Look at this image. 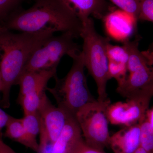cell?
<instances>
[{
	"label": "cell",
	"instance_id": "30bf717a",
	"mask_svg": "<svg viewBox=\"0 0 153 153\" xmlns=\"http://www.w3.org/2000/svg\"><path fill=\"white\" fill-rule=\"evenodd\" d=\"M102 20L110 37L123 43L129 40L137 22L133 17L120 10H111Z\"/></svg>",
	"mask_w": 153,
	"mask_h": 153
},
{
	"label": "cell",
	"instance_id": "cb8c5ba5",
	"mask_svg": "<svg viewBox=\"0 0 153 153\" xmlns=\"http://www.w3.org/2000/svg\"><path fill=\"white\" fill-rule=\"evenodd\" d=\"M72 153H105L103 151L99 150L89 146L82 139L76 146Z\"/></svg>",
	"mask_w": 153,
	"mask_h": 153
},
{
	"label": "cell",
	"instance_id": "d6a6232c",
	"mask_svg": "<svg viewBox=\"0 0 153 153\" xmlns=\"http://www.w3.org/2000/svg\"></svg>",
	"mask_w": 153,
	"mask_h": 153
},
{
	"label": "cell",
	"instance_id": "44dd1931",
	"mask_svg": "<svg viewBox=\"0 0 153 153\" xmlns=\"http://www.w3.org/2000/svg\"><path fill=\"white\" fill-rule=\"evenodd\" d=\"M127 64L109 61L108 64V74L109 79L114 78L118 85L123 82L128 75Z\"/></svg>",
	"mask_w": 153,
	"mask_h": 153
},
{
	"label": "cell",
	"instance_id": "83f0119b",
	"mask_svg": "<svg viewBox=\"0 0 153 153\" xmlns=\"http://www.w3.org/2000/svg\"><path fill=\"white\" fill-rule=\"evenodd\" d=\"M2 134L0 133V153H6L7 145L4 142L2 139Z\"/></svg>",
	"mask_w": 153,
	"mask_h": 153
},
{
	"label": "cell",
	"instance_id": "9a60e30c",
	"mask_svg": "<svg viewBox=\"0 0 153 153\" xmlns=\"http://www.w3.org/2000/svg\"><path fill=\"white\" fill-rule=\"evenodd\" d=\"M5 136L33 150L21 119L10 117L6 126Z\"/></svg>",
	"mask_w": 153,
	"mask_h": 153
},
{
	"label": "cell",
	"instance_id": "f546056e",
	"mask_svg": "<svg viewBox=\"0 0 153 153\" xmlns=\"http://www.w3.org/2000/svg\"><path fill=\"white\" fill-rule=\"evenodd\" d=\"M134 153H147L143 149H142V148L140 147L135 152H134Z\"/></svg>",
	"mask_w": 153,
	"mask_h": 153
},
{
	"label": "cell",
	"instance_id": "4dcf8cb0",
	"mask_svg": "<svg viewBox=\"0 0 153 153\" xmlns=\"http://www.w3.org/2000/svg\"><path fill=\"white\" fill-rule=\"evenodd\" d=\"M147 50L151 52H153V42L150 45L149 48H148Z\"/></svg>",
	"mask_w": 153,
	"mask_h": 153
},
{
	"label": "cell",
	"instance_id": "4fadbf2b",
	"mask_svg": "<svg viewBox=\"0 0 153 153\" xmlns=\"http://www.w3.org/2000/svg\"><path fill=\"white\" fill-rule=\"evenodd\" d=\"M56 74L57 68L23 72L17 84L20 88L19 97L39 89L46 90L49 80Z\"/></svg>",
	"mask_w": 153,
	"mask_h": 153
},
{
	"label": "cell",
	"instance_id": "f1b7e54d",
	"mask_svg": "<svg viewBox=\"0 0 153 153\" xmlns=\"http://www.w3.org/2000/svg\"><path fill=\"white\" fill-rule=\"evenodd\" d=\"M6 153H17L16 152L11 149L9 146L7 145L6 147Z\"/></svg>",
	"mask_w": 153,
	"mask_h": 153
},
{
	"label": "cell",
	"instance_id": "8992f818",
	"mask_svg": "<svg viewBox=\"0 0 153 153\" xmlns=\"http://www.w3.org/2000/svg\"><path fill=\"white\" fill-rule=\"evenodd\" d=\"M110 100H97L81 108L75 115L84 141L91 147L103 151L109 145L110 136L108 129V108Z\"/></svg>",
	"mask_w": 153,
	"mask_h": 153
},
{
	"label": "cell",
	"instance_id": "2e32d148",
	"mask_svg": "<svg viewBox=\"0 0 153 153\" xmlns=\"http://www.w3.org/2000/svg\"><path fill=\"white\" fill-rule=\"evenodd\" d=\"M26 133L33 147V150L38 152L39 144L37 137L40 133L41 120L38 112L24 115L21 118Z\"/></svg>",
	"mask_w": 153,
	"mask_h": 153
},
{
	"label": "cell",
	"instance_id": "ac0fdd59",
	"mask_svg": "<svg viewBox=\"0 0 153 153\" xmlns=\"http://www.w3.org/2000/svg\"><path fill=\"white\" fill-rule=\"evenodd\" d=\"M140 147L147 153H153V129L146 117L140 123Z\"/></svg>",
	"mask_w": 153,
	"mask_h": 153
},
{
	"label": "cell",
	"instance_id": "e0dca14e",
	"mask_svg": "<svg viewBox=\"0 0 153 153\" xmlns=\"http://www.w3.org/2000/svg\"><path fill=\"white\" fill-rule=\"evenodd\" d=\"M46 90L39 89L19 97L18 101L22 107L24 115L38 112Z\"/></svg>",
	"mask_w": 153,
	"mask_h": 153
},
{
	"label": "cell",
	"instance_id": "ba28073f",
	"mask_svg": "<svg viewBox=\"0 0 153 153\" xmlns=\"http://www.w3.org/2000/svg\"><path fill=\"white\" fill-rule=\"evenodd\" d=\"M152 98L140 97L111 103L107 112L109 123L124 127L140 123L146 118Z\"/></svg>",
	"mask_w": 153,
	"mask_h": 153
},
{
	"label": "cell",
	"instance_id": "603a6c76",
	"mask_svg": "<svg viewBox=\"0 0 153 153\" xmlns=\"http://www.w3.org/2000/svg\"><path fill=\"white\" fill-rule=\"evenodd\" d=\"M139 20L153 22V0H140Z\"/></svg>",
	"mask_w": 153,
	"mask_h": 153
},
{
	"label": "cell",
	"instance_id": "7402d4cb",
	"mask_svg": "<svg viewBox=\"0 0 153 153\" xmlns=\"http://www.w3.org/2000/svg\"><path fill=\"white\" fill-rule=\"evenodd\" d=\"M121 10L127 13L138 21L139 0H108Z\"/></svg>",
	"mask_w": 153,
	"mask_h": 153
},
{
	"label": "cell",
	"instance_id": "7a4b0ae2",
	"mask_svg": "<svg viewBox=\"0 0 153 153\" xmlns=\"http://www.w3.org/2000/svg\"><path fill=\"white\" fill-rule=\"evenodd\" d=\"M55 33L47 31L16 33L0 27V105L3 108L10 107L11 88L18 84L33 53Z\"/></svg>",
	"mask_w": 153,
	"mask_h": 153
},
{
	"label": "cell",
	"instance_id": "8fae6325",
	"mask_svg": "<svg viewBox=\"0 0 153 153\" xmlns=\"http://www.w3.org/2000/svg\"><path fill=\"white\" fill-rule=\"evenodd\" d=\"M140 123L123 128L110 136L109 145L114 153H134L140 147Z\"/></svg>",
	"mask_w": 153,
	"mask_h": 153
},
{
	"label": "cell",
	"instance_id": "3957f363",
	"mask_svg": "<svg viewBox=\"0 0 153 153\" xmlns=\"http://www.w3.org/2000/svg\"><path fill=\"white\" fill-rule=\"evenodd\" d=\"M71 58L73 63L67 74L62 78H59L56 74L53 77L55 86L47 87L46 90L55 98L57 106L75 117L81 108L97 100L88 86L82 51Z\"/></svg>",
	"mask_w": 153,
	"mask_h": 153
},
{
	"label": "cell",
	"instance_id": "5bb4252c",
	"mask_svg": "<svg viewBox=\"0 0 153 153\" xmlns=\"http://www.w3.org/2000/svg\"><path fill=\"white\" fill-rule=\"evenodd\" d=\"M74 9L82 23L90 16L103 19L111 9L106 0H66Z\"/></svg>",
	"mask_w": 153,
	"mask_h": 153
},
{
	"label": "cell",
	"instance_id": "d4e9b609",
	"mask_svg": "<svg viewBox=\"0 0 153 153\" xmlns=\"http://www.w3.org/2000/svg\"><path fill=\"white\" fill-rule=\"evenodd\" d=\"M10 116L0 108V133L4 128L6 127Z\"/></svg>",
	"mask_w": 153,
	"mask_h": 153
},
{
	"label": "cell",
	"instance_id": "484cf974",
	"mask_svg": "<svg viewBox=\"0 0 153 153\" xmlns=\"http://www.w3.org/2000/svg\"><path fill=\"white\" fill-rule=\"evenodd\" d=\"M142 53L147 60L150 65H153V52H151L148 50L142 51Z\"/></svg>",
	"mask_w": 153,
	"mask_h": 153
},
{
	"label": "cell",
	"instance_id": "52a82bcc",
	"mask_svg": "<svg viewBox=\"0 0 153 153\" xmlns=\"http://www.w3.org/2000/svg\"><path fill=\"white\" fill-rule=\"evenodd\" d=\"M75 38L69 33L49 37L33 53L23 72L57 68L63 56L68 55L71 58L81 51L74 42Z\"/></svg>",
	"mask_w": 153,
	"mask_h": 153
},
{
	"label": "cell",
	"instance_id": "5b68a950",
	"mask_svg": "<svg viewBox=\"0 0 153 153\" xmlns=\"http://www.w3.org/2000/svg\"><path fill=\"white\" fill-rule=\"evenodd\" d=\"M140 37L124 42L129 54L128 74L116 91L127 100L153 97V67L139 49Z\"/></svg>",
	"mask_w": 153,
	"mask_h": 153
},
{
	"label": "cell",
	"instance_id": "d6986e66",
	"mask_svg": "<svg viewBox=\"0 0 153 153\" xmlns=\"http://www.w3.org/2000/svg\"><path fill=\"white\" fill-rule=\"evenodd\" d=\"M107 54L109 61L127 64L129 54L125 46L112 45L110 43L107 49Z\"/></svg>",
	"mask_w": 153,
	"mask_h": 153
},
{
	"label": "cell",
	"instance_id": "6da1fadb",
	"mask_svg": "<svg viewBox=\"0 0 153 153\" xmlns=\"http://www.w3.org/2000/svg\"><path fill=\"white\" fill-rule=\"evenodd\" d=\"M27 9L19 8L0 27L22 33H69L80 37L83 24L66 0H33Z\"/></svg>",
	"mask_w": 153,
	"mask_h": 153
},
{
	"label": "cell",
	"instance_id": "1f68e13d",
	"mask_svg": "<svg viewBox=\"0 0 153 153\" xmlns=\"http://www.w3.org/2000/svg\"><path fill=\"white\" fill-rule=\"evenodd\" d=\"M0 93H1V80L0 78Z\"/></svg>",
	"mask_w": 153,
	"mask_h": 153
},
{
	"label": "cell",
	"instance_id": "277c9868",
	"mask_svg": "<svg viewBox=\"0 0 153 153\" xmlns=\"http://www.w3.org/2000/svg\"><path fill=\"white\" fill-rule=\"evenodd\" d=\"M80 37L83 40L82 52L85 68L93 77L97 86L99 101L108 98L107 83L109 80L108 60L107 49L110 44L108 37L98 34L95 30L94 22L91 18L82 23Z\"/></svg>",
	"mask_w": 153,
	"mask_h": 153
},
{
	"label": "cell",
	"instance_id": "7c38bea8",
	"mask_svg": "<svg viewBox=\"0 0 153 153\" xmlns=\"http://www.w3.org/2000/svg\"><path fill=\"white\" fill-rule=\"evenodd\" d=\"M82 139V132L75 117H70L53 143L51 153H72Z\"/></svg>",
	"mask_w": 153,
	"mask_h": 153
},
{
	"label": "cell",
	"instance_id": "9c48e42d",
	"mask_svg": "<svg viewBox=\"0 0 153 153\" xmlns=\"http://www.w3.org/2000/svg\"><path fill=\"white\" fill-rule=\"evenodd\" d=\"M38 113L41 120L40 136L44 137L52 143L60 135L68 118L74 116L63 108L54 106L46 93L43 96Z\"/></svg>",
	"mask_w": 153,
	"mask_h": 153
},
{
	"label": "cell",
	"instance_id": "4316f807",
	"mask_svg": "<svg viewBox=\"0 0 153 153\" xmlns=\"http://www.w3.org/2000/svg\"><path fill=\"white\" fill-rule=\"evenodd\" d=\"M147 120L153 129V108L148 110L146 115Z\"/></svg>",
	"mask_w": 153,
	"mask_h": 153
},
{
	"label": "cell",
	"instance_id": "ffe728a7",
	"mask_svg": "<svg viewBox=\"0 0 153 153\" xmlns=\"http://www.w3.org/2000/svg\"><path fill=\"white\" fill-rule=\"evenodd\" d=\"M25 0H0V26L20 8Z\"/></svg>",
	"mask_w": 153,
	"mask_h": 153
},
{
	"label": "cell",
	"instance_id": "836d02e7",
	"mask_svg": "<svg viewBox=\"0 0 153 153\" xmlns=\"http://www.w3.org/2000/svg\"><path fill=\"white\" fill-rule=\"evenodd\" d=\"M139 1H140V0H139Z\"/></svg>",
	"mask_w": 153,
	"mask_h": 153
}]
</instances>
